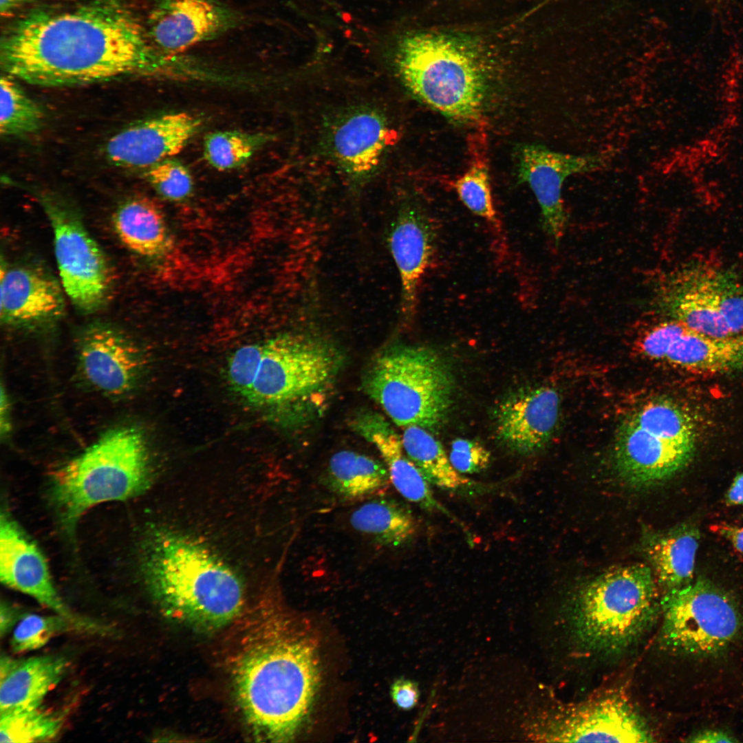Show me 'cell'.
I'll list each match as a JSON object with an SVG mask.
<instances>
[{"instance_id": "cell-1", "label": "cell", "mask_w": 743, "mask_h": 743, "mask_svg": "<svg viewBox=\"0 0 743 743\" xmlns=\"http://www.w3.org/2000/svg\"><path fill=\"white\" fill-rule=\"evenodd\" d=\"M6 74L43 87H68L132 74L173 75L180 61L158 50L146 29L116 0L71 10L38 11L3 36Z\"/></svg>"}, {"instance_id": "cell-2", "label": "cell", "mask_w": 743, "mask_h": 743, "mask_svg": "<svg viewBox=\"0 0 743 743\" xmlns=\"http://www.w3.org/2000/svg\"><path fill=\"white\" fill-rule=\"evenodd\" d=\"M277 600L268 599L235 618L227 660L237 701L254 736L286 742L310 714L321 665L314 639Z\"/></svg>"}, {"instance_id": "cell-3", "label": "cell", "mask_w": 743, "mask_h": 743, "mask_svg": "<svg viewBox=\"0 0 743 743\" xmlns=\"http://www.w3.org/2000/svg\"><path fill=\"white\" fill-rule=\"evenodd\" d=\"M143 550L146 583L166 614L210 630L230 624L242 611L244 592L239 578L203 546L160 530L149 536Z\"/></svg>"}, {"instance_id": "cell-4", "label": "cell", "mask_w": 743, "mask_h": 743, "mask_svg": "<svg viewBox=\"0 0 743 743\" xmlns=\"http://www.w3.org/2000/svg\"><path fill=\"white\" fill-rule=\"evenodd\" d=\"M343 362L329 341L285 334L237 349L229 357L227 379L252 405L285 409L305 405L330 388Z\"/></svg>"}, {"instance_id": "cell-5", "label": "cell", "mask_w": 743, "mask_h": 743, "mask_svg": "<svg viewBox=\"0 0 743 743\" xmlns=\"http://www.w3.org/2000/svg\"><path fill=\"white\" fill-rule=\"evenodd\" d=\"M149 475L144 435L133 427H119L54 472L51 501L62 524L71 530L94 506L138 495L148 485Z\"/></svg>"}, {"instance_id": "cell-6", "label": "cell", "mask_w": 743, "mask_h": 743, "mask_svg": "<svg viewBox=\"0 0 743 743\" xmlns=\"http://www.w3.org/2000/svg\"><path fill=\"white\" fill-rule=\"evenodd\" d=\"M652 568L643 563L615 567L582 586L571 610L572 632L586 649L616 654L641 638L659 609Z\"/></svg>"}, {"instance_id": "cell-7", "label": "cell", "mask_w": 743, "mask_h": 743, "mask_svg": "<svg viewBox=\"0 0 743 743\" xmlns=\"http://www.w3.org/2000/svg\"><path fill=\"white\" fill-rule=\"evenodd\" d=\"M395 63L402 83L422 103L457 122L478 120L487 82L469 45L445 34L411 33L398 42Z\"/></svg>"}, {"instance_id": "cell-8", "label": "cell", "mask_w": 743, "mask_h": 743, "mask_svg": "<svg viewBox=\"0 0 743 743\" xmlns=\"http://www.w3.org/2000/svg\"><path fill=\"white\" fill-rule=\"evenodd\" d=\"M363 387L396 425L435 431L450 413L455 383L450 368L433 349L395 344L372 359Z\"/></svg>"}, {"instance_id": "cell-9", "label": "cell", "mask_w": 743, "mask_h": 743, "mask_svg": "<svg viewBox=\"0 0 743 743\" xmlns=\"http://www.w3.org/2000/svg\"><path fill=\"white\" fill-rule=\"evenodd\" d=\"M696 429L690 416L676 403L649 400L629 413L614 440L612 464L627 484L647 488L682 471L695 452Z\"/></svg>"}, {"instance_id": "cell-10", "label": "cell", "mask_w": 743, "mask_h": 743, "mask_svg": "<svg viewBox=\"0 0 743 743\" xmlns=\"http://www.w3.org/2000/svg\"><path fill=\"white\" fill-rule=\"evenodd\" d=\"M660 605L661 642L679 654L715 657L732 646L743 627L734 599L704 577L665 592Z\"/></svg>"}, {"instance_id": "cell-11", "label": "cell", "mask_w": 743, "mask_h": 743, "mask_svg": "<svg viewBox=\"0 0 743 743\" xmlns=\"http://www.w3.org/2000/svg\"><path fill=\"white\" fill-rule=\"evenodd\" d=\"M656 302L669 319L701 335L743 330V285L729 270L700 261L685 264L665 277Z\"/></svg>"}, {"instance_id": "cell-12", "label": "cell", "mask_w": 743, "mask_h": 743, "mask_svg": "<svg viewBox=\"0 0 743 743\" xmlns=\"http://www.w3.org/2000/svg\"><path fill=\"white\" fill-rule=\"evenodd\" d=\"M54 234L61 286L74 305L93 313L107 303L112 275L108 259L77 214L61 200L41 197Z\"/></svg>"}, {"instance_id": "cell-13", "label": "cell", "mask_w": 743, "mask_h": 743, "mask_svg": "<svg viewBox=\"0 0 743 743\" xmlns=\"http://www.w3.org/2000/svg\"><path fill=\"white\" fill-rule=\"evenodd\" d=\"M545 737L553 742H652L645 718L628 698L611 691L567 704L550 720Z\"/></svg>"}, {"instance_id": "cell-14", "label": "cell", "mask_w": 743, "mask_h": 743, "mask_svg": "<svg viewBox=\"0 0 743 743\" xmlns=\"http://www.w3.org/2000/svg\"><path fill=\"white\" fill-rule=\"evenodd\" d=\"M0 578L6 586L32 596L77 630L106 632L107 627L73 612L58 594L42 552L6 512L0 521Z\"/></svg>"}, {"instance_id": "cell-15", "label": "cell", "mask_w": 743, "mask_h": 743, "mask_svg": "<svg viewBox=\"0 0 743 743\" xmlns=\"http://www.w3.org/2000/svg\"><path fill=\"white\" fill-rule=\"evenodd\" d=\"M519 154V180L532 189L541 208L543 229L559 243L567 224L562 200L565 180L572 175L601 169L609 158L601 153H564L535 144L524 145Z\"/></svg>"}, {"instance_id": "cell-16", "label": "cell", "mask_w": 743, "mask_h": 743, "mask_svg": "<svg viewBox=\"0 0 743 743\" xmlns=\"http://www.w3.org/2000/svg\"><path fill=\"white\" fill-rule=\"evenodd\" d=\"M236 17L217 0H155L149 14V39L169 56H179L235 26Z\"/></svg>"}, {"instance_id": "cell-17", "label": "cell", "mask_w": 743, "mask_h": 743, "mask_svg": "<svg viewBox=\"0 0 743 743\" xmlns=\"http://www.w3.org/2000/svg\"><path fill=\"white\" fill-rule=\"evenodd\" d=\"M560 399L552 387L521 388L504 398L495 411V433L510 451L522 455L543 449L559 416Z\"/></svg>"}, {"instance_id": "cell-18", "label": "cell", "mask_w": 743, "mask_h": 743, "mask_svg": "<svg viewBox=\"0 0 743 743\" xmlns=\"http://www.w3.org/2000/svg\"><path fill=\"white\" fill-rule=\"evenodd\" d=\"M201 125L200 118L186 112L155 116L112 136L105 147L106 157L117 166L148 169L180 153Z\"/></svg>"}, {"instance_id": "cell-19", "label": "cell", "mask_w": 743, "mask_h": 743, "mask_svg": "<svg viewBox=\"0 0 743 743\" xmlns=\"http://www.w3.org/2000/svg\"><path fill=\"white\" fill-rule=\"evenodd\" d=\"M78 363L88 383L111 396L130 392L142 367L135 343L120 330L104 324L93 325L83 332L78 343Z\"/></svg>"}, {"instance_id": "cell-20", "label": "cell", "mask_w": 743, "mask_h": 743, "mask_svg": "<svg viewBox=\"0 0 743 743\" xmlns=\"http://www.w3.org/2000/svg\"><path fill=\"white\" fill-rule=\"evenodd\" d=\"M0 274V317L5 324L39 325L63 314V288L45 270L30 264L8 266L1 260Z\"/></svg>"}, {"instance_id": "cell-21", "label": "cell", "mask_w": 743, "mask_h": 743, "mask_svg": "<svg viewBox=\"0 0 743 743\" xmlns=\"http://www.w3.org/2000/svg\"><path fill=\"white\" fill-rule=\"evenodd\" d=\"M647 356L650 359L700 372L743 371V334L711 337L676 323L655 338Z\"/></svg>"}, {"instance_id": "cell-22", "label": "cell", "mask_w": 743, "mask_h": 743, "mask_svg": "<svg viewBox=\"0 0 743 743\" xmlns=\"http://www.w3.org/2000/svg\"><path fill=\"white\" fill-rule=\"evenodd\" d=\"M391 137L385 118L373 109L361 107L349 111L333 125L328 144L341 169L352 180L360 182L377 169Z\"/></svg>"}, {"instance_id": "cell-23", "label": "cell", "mask_w": 743, "mask_h": 743, "mask_svg": "<svg viewBox=\"0 0 743 743\" xmlns=\"http://www.w3.org/2000/svg\"><path fill=\"white\" fill-rule=\"evenodd\" d=\"M428 217L407 205L399 211L388 235V245L401 281L400 309L406 319L416 310L418 291L433 251L434 232Z\"/></svg>"}, {"instance_id": "cell-24", "label": "cell", "mask_w": 743, "mask_h": 743, "mask_svg": "<svg viewBox=\"0 0 743 743\" xmlns=\"http://www.w3.org/2000/svg\"><path fill=\"white\" fill-rule=\"evenodd\" d=\"M351 426L378 450L391 483L405 499L424 510L449 515L434 497L429 481L407 455L401 438L382 415L372 411L358 413Z\"/></svg>"}, {"instance_id": "cell-25", "label": "cell", "mask_w": 743, "mask_h": 743, "mask_svg": "<svg viewBox=\"0 0 743 743\" xmlns=\"http://www.w3.org/2000/svg\"><path fill=\"white\" fill-rule=\"evenodd\" d=\"M65 658L41 656L25 660L1 659L0 713L39 708L47 693L61 680Z\"/></svg>"}, {"instance_id": "cell-26", "label": "cell", "mask_w": 743, "mask_h": 743, "mask_svg": "<svg viewBox=\"0 0 743 743\" xmlns=\"http://www.w3.org/2000/svg\"><path fill=\"white\" fill-rule=\"evenodd\" d=\"M700 537L698 528L689 524L645 536L643 550L655 579L665 592L693 581Z\"/></svg>"}, {"instance_id": "cell-27", "label": "cell", "mask_w": 743, "mask_h": 743, "mask_svg": "<svg viewBox=\"0 0 743 743\" xmlns=\"http://www.w3.org/2000/svg\"><path fill=\"white\" fill-rule=\"evenodd\" d=\"M112 224L125 246L143 258L163 259L173 249L162 211L149 198L134 197L122 202L112 215Z\"/></svg>"}, {"instance_id": "cell-28", "label": "cell", "mask_w": 743, "mask_h": 743, "mask_svg": "<svg viewBox=\"0 0 743 743\" xmlns=\"http://www.w3.org/2000/svg\"><path fill=\"white\" fill-rule=\"evenodd\" d=\"M389 483L384 463L349 450L340 451L331 457L325 476L327 488L345 500H357L377 495L386 489Z\"/></svg>"}, {"instance_id": "cell-29", "label": "cell", "mask_w": 743, "mask_h": 743, "mask_svg": "<svg viewBox=\"0 0 743 743\" xmlns=\"http://www.w3.org/2000/svg\"><path fill=\"white\" fill-rule=\"evenodd\" d=\"M349 524L357 532L387 548H398L416 535L418 525L410 510L388 497H375L354 509Z\"/></svg>"}, {"instance_id": "cell-30", "label": "cell", "mask_w": 743, "mask_h": 743, "mask_svg": "<svg viewBox=\"0 0 743 743\" xmlns=\"http://www.w3.org/2000/svg\"><path fill=\"white\" fill-rule=\"evenodd\" d=\"M401 440L407 455L430 484L446 490L476 485L453 468L441 443L428 430L416 425L405 427Z\"/></svg>"}, {"instance_id": "cell-31", "label": "cell", "mask_w": 743, "mask_h": 743, "mask_svg": "<svg viewBox=\"0 0 743 743\" xmlns=\"http://www.w3.org/2000/svg\"><path fill=\"white\" fill-rule=\"evenodd\" d=\"M0 83L1 134L18 136L37 131L43 121L40 107L27 96L12 76H2Z\"/></svg>"}, {"instance_id": "cell-32", "label": "cell", "mask_w": 743, "mask_h": 743, "mask_svg": "<svg viewBox=\"0 0 743 743\" xmlns=\"http://www.w3.org/2000/svg\"><path fill=\"white\" fill-rule=\"evenodd\" d=\"M269 136L237 131H220L208 133L204 142V155L207 162L218 171H228L246 164Z\"/></svg>"}, {"instance_id": "cell-33", "label": "cell", "mask_w": 743, "mask_h": 743, "mask_svg": "<svg viewBox=\"0 0 743 743\" xmlns=\"http://www.w3.org/2000/svg\"><path fill=\"white\" fill-rule=\"evenodd\" d=\"M1 742H32L54 737L61 720L39 708L0 713Z\"/></svg>"}, {"instance_id": "cell-34", "label": "cell", "mask_w": 743, "mask_h": 743, "mask_svg": "<svg viewBox=\"0 0 743 743\" xmlns=\"http://www.w3.org/2000/svg\"><path fill=\"white\" fill-rule=\"evenodd\" d=\"M462 203L475 215L496 224L488 169L486 162L477 158L453 184Z\"/></svg>"}, {"instance_id": "cell-35", "label": "cell", "mask_w": 743, "mask_h": 743, "mask_svg": "<svg viewBox=\"0 0 743 743\" xmlns=\"http://www.w3.org/2000/svg\"><path fill=\"white\" fill-rule=\"evenodd\" d=\"M74 628L71 623L59 615L54 616L26 614L17 625L11 645L14 652L20 653L39 649L57 634Z\"/></svg>"}, {"instance_id": "cell-36", "label": "cell", "mask_w": 743, "mask_h": 743, "mask_svg": "<svg viewBox=\"0 0 743 743\" xmlns=\"http://www.w3.org/2000/svg\"><path fill=\"white\" fill-rule=\"evenodd\" d=\"M144 176L155 191L169 201H183L190 197L193 190L188 169L171 158L147 169Z\"/></svg>"}, {"instance_id": "cell-37", "label": "cell", "mask_w": 743, "mask_h": 743, "mask_svg": "<svg viewBox=\"0 0 743 743\" xmlns=\"http://www.w3.org/2000/svg\"><path fill=\"white\" fill-rule=\"evenodd\" d=\"M449 458L460 473L473 474L482 472L488 467L491 455L477 441L456 438L451 442Z\"/></svg>"}, {"instance_id": "cell-38", "label": "cell", "mask_w": 743, "mask_h": 743, "mask_svg": "<svg viewBox=\"0 0 743 743\" xmlns=\"http://www.w3.org/2000/svg\"><path fill=\"white\" fill-rule=\"evenodd\" d=\"M390 696L398 709L410 710L417 704L419 699L418 684L405 678H398L391 685Z\"/></svg>"}, {"instance_id": "cell-39", "label": "cell", "mask_w": 743, "mask_h": 743, "mask_svg": "<svg viewBox=\"0 0 743 743\" xmlns=\"http://www.w3.org/2000/svg\"><path fill=\"white\" fill-rule=\"evenodd\" d=\"M737 740L729 733L718 729H705L691 736L687 742L699 743L736 742Z\"/></svg>"}, {"instance_id": "cell-40", "label": "cell", "mask_w": 743, "mask_h": 743, "mask_svg": "<svg viewBox=\"0 0 743 743\" xmlns=\"http://www.w3.org/2000/svg\"><path fill=\"white\" fill-rule=\"evenodd\" d=\"M711 530L728 539L735 549L743 555V527L729 524H715Z\"/></svg>"}, {"instance_id": "cell-41", "label": "cell", "mask_w": 743, "mask_h": 743, "mask_svg": "<svg viewBox=\"0 0 743 743\" xmlns=\"http://www.w3.org/2000/svg\"><path fill=\"white\" fill-rule=\"evenodd\" d=\"M726 501L729 505H743V473L733 479L726 493Z\"/></svg>"}, {"instance_id": "cell-42", "label": "cell", "mask_w": 743, "mask_h": 743, "mask_svg": "<svg viewBox=\"0 0 743 743\" xmlns=\"http://www.w3.org/2000/svg\"><path fill=\"white\" fill-rule=\"evenodd\" d=\"M1 420L0 429L1 435H7L11 429L10 405L6 391L1 387Z\"/></svg>"}, {"instance_id": "cell-43", "label": "cell", "mask_w": 743, "mask_h": 743, "mask_svg": "<svg viewBox=\"0 0 743 743\" xmlns=\"http://www.w3.org/2000/svg\"><path fill=\"white\" fill-rule=\"evenodd\" d=\"M18 616L16 610L7 604L1 605V634L3 635L12 627Z\"/></svg>"}, {"instance_id": "cell-44", "label": "cell", "mask_w": 743, "mask_h": 743, "mask_svg": "<svg viewBox=\"0 0 743 743\" xmlns=\"http://www.w3.org/2000/svg\"><path fill=\"white\" fill-rule=\"evenodd\" d=\"M38 1L39 0H0L1 14L4 17L11 15L25 6Z\"/></svg>"}]
</instances>
